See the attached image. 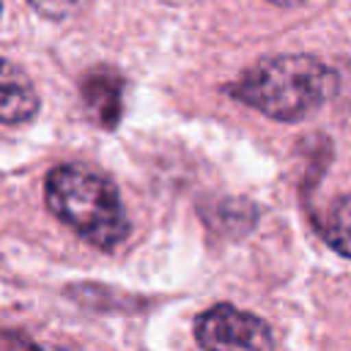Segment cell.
<instances>
[{
    "mask_svg": "<svg viewBox=\"0 0 351 351\" xmlns=\"http://www.w3.org/2000/svg\"><path fill=\"white\" fill-rule=\"evenodd\" d=\"M41 14H47V16H63V14H69L71 8H74V3L77 0H30Z\"/></svg>",
    "mask_w": 351,
    "mask_h": 351,
    "instance_id": "ba28073f",
    "label": "cell"
},
{
    "mask_svg": "<svg viewBox=\"0 0 351 351\" xmlns=\"http://www.w3.org/2000/svg\"><path fill=\"white\" fill-rule=\"evenodd\" d=\"M38 112V96L27 74L0 58V123H25Z\"/></svg>",
    "mask_w": 351,
    "mask_h": 351,
    "instance_id": "5b68a950",
    "label": "cell"
},
{
    "mask_svg": "<svg viewBox=\"0 0 351 351\" xmlns=\"http://www.w3.org/2000/svg\"><path fill=\"white\" fill-rule=\"evenodd\" d=\"M49 211L99 250L118 247L129 233V217L115 184L85 165H58L47 173Z\"/></svg>",
    "mask_w": 351,
    "mask_h": 351,
    "instance_id": "7a4b0ae2",
    "label": "cell"
},
{
    "mask_svg": "<svg viewBox=\"0 0 351 351\" xmlns=\"http://www.w3.org/2000/svg\"><path fill=\"white\" fill-rule=\"evenodd\" d=\"M340 88L332 66L313 55H271L228 85V93L274 121H299L326 104Z\"/></svg>",
    "mask_w": 351,
    "mask_h": 351,
    "instance_id": "6da1fadb",
    "label": "cell"
},
{
    "mask_svg": "<svg viewBox=\"0 0 351 351\" xmlns=\"http://www.w3.org/2000/svg\"><path fill=\"white\" fill-rule=\"evenodd\" d=\"M123 80L110 69H90L82 77V101L96 123L112 129L123 110Z\"/></svg>",
    "mask_w": 351,
    "mask_h": 351,
    "instance_id": "277c9868",
    "label": "cell"
},
{
    "mask_svg": "<svg viewBox=\"0 0 351 351\" xmlns=\"http://www.w3.org/2000/svg\"><path fill=\"white\" fill-rule=\"evenodd\" d=\"M0 351H44L36 340H30L22 332H11V329H0Z\"/></svg>",
    "mask_w": 351,
    "mask_h": 351,
    "instance_id": "52a82bcc",
    "label": "cell"
},
{
    "mask_svg": "<svg viewBox=\"0 0 351 351\" xmlns=\"http://www.w3.org/2000/svg\"><path fill=\"white\" fill-rule=\"evenodd\" d=\"M321 236L335 252L351 258V192L332 203L321 222Z\"/></svg>",
    "mask_w": 351,
    "mask_h": 351,
    "instance_id": "8992f818",
    "label": "cell"
},
{
    "mask_svg": "<svg viewBox=\"0 0 351 351\" xmlns=\"http://www.w3.org/2000/svg\"><path fill=\"white\" fill-rule=\"evenodd\" d=\"M203 351H274V335L263 318L233 304H214L195 321Z\"/></svg>",
    "mask_w": 351,
    "mask_h": 351,
    "instance_id": "3957f363",
    "label": "cell"
},
{
    "mask_svg": "<svg viewBox=\"0 0 351 351\" xmlns=\"http://www.w3.org/2000/svg\"><path fill=\"white\" fill-rule=\"evenodd\" d=\"M269 3H277V5H296V3H302V0H269Z\"/></svg>",
    "mask_w": 351,
    "mask_h": 351,
    "instance_id": "9c48e42d",
    "label": "cell"
}]
</instances>
